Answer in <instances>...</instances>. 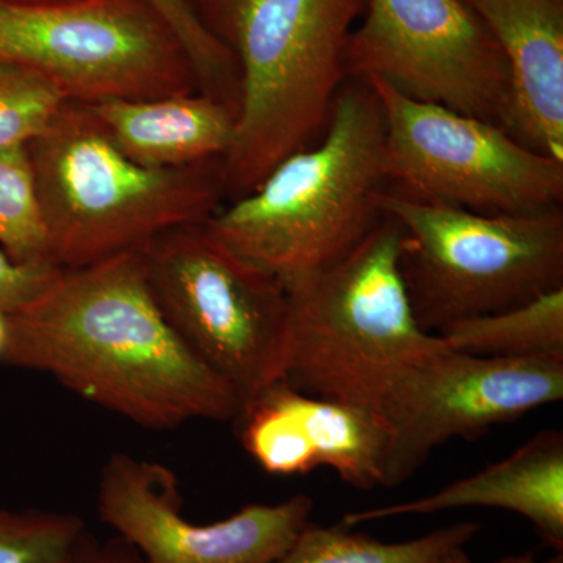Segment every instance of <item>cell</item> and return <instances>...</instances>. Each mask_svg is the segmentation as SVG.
I'll use <instances>...</instances> for the list:
<instances>
[{"mask_svg":"<svg viewBox=\"0 0 563 563\" xmlns=\"http://www.w3.org/2000/svg\"><path fill=\"white\" fill-rule=\"evenodd\" d=\"M477 523H457L409 542L385 543L346 526L309 523L287 553L273 563H437L472 542Z\"/></svg>","mask_w":563,"mask_h":563,"instance_id":"ac0fdd59","label":"cell"},{"mask_svg":"<svg viewBox=\"0 0 563 563\" xmlns=\"http://www.w3.org/2000/svg\"><path fill=\"white\" fill-rule=\"evenodd\" d=\"M563 355L476 357L446 343L413 366L384 407L391 451L384 488L406 483L435 448L562 401Z\"/></svg>","mask_w":563,"mask_h":563,"instance_id":"8fae6325","label":"cell"},{"mask_svg":"<svg viewBox=\"0 0 563 563\" xmlns=\"http://www.w3.org/2000/svg\"><path fill=\"white\" fill-rule=\"evenodd\" d=\"M346 49L347 77H376L415 101L501 125L509 68L465 0H366Z\"/></svg>","mask_w":563,"mask_h":563,"instance_id":"30bf717a","label":"cell"},{"mask_svg":"<svg viewBox=\"0 0 563 563\" xmlns=\"http://www.w3.org/2000/svg\"><path fill=\"white\" fill-rule=\"evenodd\" d=\"M0 250L18 263L54 265L27 144L0 151Z\"/></svg>","mask_w":563,"mask_h":563,"instance_id":"d6986e66","label":"cell"},{"mask_svg":"<svg viewBox=\"0 0 563 563\" xmlns=\"http://www.w3.org/2000/svg\"><path fill=\"white\" fill-rule=\"evenodd\" d=\"M437 335L451 350L476 357L563 355V287L501 312L454 322Z\"/></svg>","mask_w":563,"mask_h":563,"instance_id":"e0dca14e","label":"cell"},{"mask_svg":"<svg viewBox=\"0 0 563 563\" xmlns=\"http://www.w3.org/2000/svg\"><path fill=\"white\" fill-rule=\"evenodd\" d=\"M174 33L199 81V90L239 110V66L232 51L206 24L195 0H140Z\"/></svg>","mask_w":563,"mask_h":563,"instance_id":"ffe728a7","label":"cell"},{"mask_svg":"<svg viewBox=\"0 0 563 563\" xmlns=\"http://www.w3.org/2000/svg\"><path fill=\"white\" fill-rule=\"evenodd\" d=\"M509 68L503 129L529 150L563 162V0H465Z\"/></svg>","mask_w":563,"mask_h":563,"instance_id":"5bb4252c","label":"cell"},{"mask_svg":"<svg viewBox=\"0 0 563 563\" xmlns=\"http://www.w3.org/2000/svg\"><path fill=\"white\" fill-rule=\"evenodd\" d=\"M65 102L49 80L0 58V151L31 143Z\"/></svg>","mask_w":563,"mask_h":563,"instance_id":"7402d4cb","label":"cell"},{"mask_svg":"<svg viewBox=\"0 0 563 563\" xmlns=\"http://www.w3.org/2000/svg\"><path fill=\"white\" fill-rule=\"evenodd\" d=\"M10 342V314L0 310V365L3 362V355H5L7 347Z\"/></svg>","mask_w":563,"mask_h":563,"instance_id":"484cf974","label":"cell"},{"mask_svg":"<svg viewBox=\"0 0 563 563\" xmlns=\"http://www.w3.org/2000/svg\"><path fill=\"white\" fill-rule=\"evenodd\" d=\"M384 217L402 231L399 268L415 318L437 335L563 287L561 207L479 213L385 188Z\"/></svg>","mask_w":563,"mask_h":563,"instance_id":"8992f818","label":"cell"},{"mask_svg":"<svg viewBox=\"0 0 563 563\" xmlns=\"http://www.w3.org/2000/svg\"><path fill=\"white\" fill-rule=\"evenodd\" d=\"M141 252L173 328L242 406L284 377L288 298L279 279L224 246L203 222L163 233Z\"/></svg>","mask_w":563,"mask_h":563,"instance_id":"52a82bcc","label":"cell"},{"mask_svg":"<svg viewBox=\"0 0 563 563\" xmlns=\"http://www.w3.org/2000/svg\"><path fill=\"white\" fill-rule=\"evenodd\" d=\"M181 506L177 474L163 463L114 453L103 465L99 517L146 563H273L313 512L310 496L295 495L198 525L185 518Z\"/></svg>","mask_w":563,"mask_h":563,"instance_id":"7c38bea8","label":"cell"},{"mask_svg":"<svg viewBox=\"0 0 563 563\" xmlns=\"http://www.w3.org/2000/svg\"><path fill=\"white\" fill-rule=\"evenodd\" d=\"M384 154L376 92L362 80L342 87L321 143L292 152L203 228L284 285L321 272L383 222Z\"/></svg>","mask_w":563,"mask_h":563,"instance_id":"7a4b0ae2","label":"cell"},{"mask_svg":"<svg viewBox=\"0 0 563 563\" xmlns=\"http://www.w3.org/2000/svg\"><path fill=\"white\" fill-rule=\"evenodd\" d=\"M58 269L51 263L14 262L0 250V310L20 312L49 285Z\"/></svg>","mask_w":563,"mask_h":563,"instance_id":"603a6c76","label":"cell"},{"mask_svg":"<svg viewBox=\"0 0 563 563\" xmlns=\"http://www.w3.org/2000/svg\"><path fill=\"white\" fill-rule=\"evenodd\" d=\"M0 58L49 80L68 102L201 92L184 47L140 0L0 2Z\"/></svg>","mask_w":563,"mask_h":563,"instance_id":"ba28073f","label":"cell"},{"mask_svg":"<svg viewBox=\"0 0 563 563\" xmlns=\"http://www.w3.org/2000/svg\"><path fill=\"white\" fill-rule=\"evenodd\" d=\"M13 5H60V3L84 2V0H0Z\"/></svg>","mask_w":563,"mask_h":563,"instance_id":"4316f807","label":"cell"},{"mask_svg":"<svg viewBox=\"0 0 563 563\" xmlns=\"http://www.w3.org/2000/svg\"><path fill=\"white\" fill-rule=\"evenodd\" d=\"M85 106L128 157L150 168L222 161L235 136V111L203 92Z\"/></svg>","mask_w":563,"mask_h":563,"instance_id":"2e32d148","label":"cell"},{"mask_svg":"<svg viewBox=\"0 0 563 563\" xmlns=\"http://www.w3.org/2000/svg\"><path fill=\"white\" fill-rule=\"evenodd\" d=\"M362 81L384 113L388 190L479 213L561 207L563 162L529 150L501 125L415 101L376 77Z\"/></svg>","mask_w":563,"mask_h":563,"instance_id":"9c48e42d","label":"cell"},{"mask_svg":"<svg viewBox=\"0 0 563 563\" xmlns=\"http://www.w3.org/2000/svg\"><path fill=\"white\" fill-rule=\"evenodd\" d=\"M2 365L47 374L151 431L235 421L242 407L231 385L173 328L141 251L58 269L31 303L10 314Z\"/></svg>","mask_w":563,"mask_h":563,"instance_id":"6da1fadb","label":"cell"},{"mask_svg":"<svg viewBox=\"0 0 563 563\" xmlns=\"http://www.w3.org/2000/svg\"><path fill=\"white\" fill-rule=\"evenodd\" d=\"M73 563H146L135 550L120 539L98 540L88 536Z\"/></svg>","mask_w":563,"mask_h":563,"instance_id":"cb8c5ba5","label":"cell"},{"mask_svg":"<svg viewBox=\"0 0 563 563\" xmlns=\"http://www.w3.org/2000/svg\"><path fill=\"white\" fill-rule=\"evenodd\" d=\"M463 507L509 510L531 521L544 544L563 551V433L548 429L531 437L509 457L424 498L344 515L354 528L402 515H431Z\"/></svg>","mask_w":563,"mask_h":563,"instance_id":"9a60e30c","label":"cell"},{"mask_svg":"<svg viewBox=\"0 0 563 563\" xmlns=\"http://www.w3.org/2000/svg\"><path fill=\"white\" fill-rule=\"evenodd\" d=\"M437 563H473L470 555L465 553V547L454 548L450 553L443 555ZM496 563H563V554L558 553L554 558L548 559V561H537L536 555L532 553L506 555L501 561Z\"/></svg>","mask_w":563,"mask_h":563,"instance_id":"d4e9b609","label":"cell"},{"mask_svg":"<svg viewBox=\"0 0 563 563\" xmlns=\"http://www.w3.org/2000/svg\"><path fill=\"white\" fill-rule=\"evenodd\" d=\"M27 150L51 261L62 269L141 251L173 229L202 224L224 195L221 161L173 169L140 165L85 103H63Z\"/></svg>","mask_w":563,"mask_h":563,"instance_id":"277c9868","label":"cell"},{"mask_svg":"<svg viewBox=\"0 0 563 563\" xmlns=\"http://www.w3.org/2000/svg\"><path fill=\"white\" fill-rule=\"evenodd\" d=\"M235 424L244 451L273 476L329 468L358 490L384 487L391 428L369 407L307 395L282 377L243 404Z\"/></svg>","mask_w":563,"mask_h":563,"instance_id":"4fadbf2b","label":"cell"},{"mask_svg":"<svg viewBox=\"0 0 563 563\" xmlns=\"http://www.w3.org/2000/svg\"><path fill=\"white\" fill-rule=\"evenodd\" d=\"M88 536L74 514L0 507V563H73Z\"/></svg>","mask_w":563,"mask_h":563,"instance_id":"44dd1931","label":"cell"},{"mask_svg":"<svg viewBox=\"0 0 563 563\" xmlns=\"http://www.w3.org/2000/svg\"><path fill=\"white\" fill-rule=\"evenodd\" d=\"M398 222H383L351 254L285 284L284 379L307 395L383 413L407 373L444 346L422 331L404 285Z\"/></svg>","mask_w":563,"mask_h":563,"instance_id":"5b68a950","label":"cell"},{"mask_svg":"<svg viewBox=\"0 0 563 563\" xmlns=\"http://www.w3.org/2000/svg\"><path fill=\"white\" fill-rule=\"evenodd\" d=\"M195 2L239 66L235 136L221 161L224 192L239 199L328 128L366 0Z\"/></svg>","mask_w":563,"mask_h":563,"instance_id":"3957f363","label":"cell"}]
</instances>
